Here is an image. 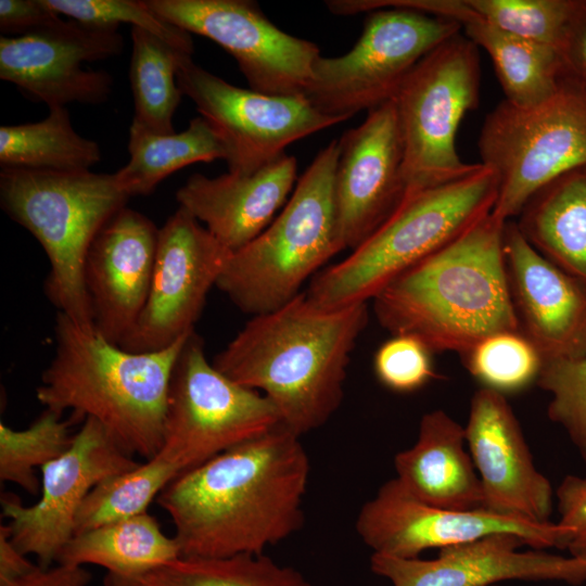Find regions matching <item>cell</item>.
Returning <instances> with one entry per match:
<instances>
[{"instance_id":"6da1fadb","label":"cell","mask_w":586,"mask_h":586,"mask_svg":"<svg viewBox=\"0 0 586 586\" xmlns=\"http://www.w3.org/2000/svg\"><path fill=\"white\" fill-rule=\"evenodd\" d=\"M308 455L282 424L189 470L158 495L181 557L262 555L300 531Z\"/></svg>"},{"instance_id":"7a4b0ae2","label":"cell","mask_w":586,"mask_h":586,"mask_svg":"<svg viewBox=\"0 0 586 586\" xmlns=\"http://www.w3.org/2000/svg\"><path fill=\"white\" fill-rule=\"evenodd\" d=\"M367 303L323 308L300 293L253 316L212 361L234 382L263 393L298 436L340 407L352 352L368 323Z\"/></svg>"},{"instance_id":"3957f363","label":"cell","mask_w":586,"mask_h":586,"mask_svg":"<svg viewBox=\"0 0 586 586\" xmlns=\"http://www.w3.org/2000/svg\"><path fill=\"white\" fill-rule=\"evenodd\" d=\"M506 222L489 213L383 288L372 298L382 328L417 337L434 354L460 356L486 336L519 330L504 254Z\"/></svg>"},{"instance_id":"277c9868","label":"cell","mask_w":586,"mask_h":586,"mask_svg":"<svg viewBox=\"0 0 586 586\" xmlns=\"http://www.w3.org/2000/svg\"><path fill=\"white\" fill-rule=\"evenodd\" d=\"M190 334L162 351L131 353L58 313L54 355L36 398L71 410L73 421L94 419L124 453L151 459L163 444L169 382Z\"/></svg>"},{"instance_id":"5b68a950","label":"cell","mask_w":586,"mask_h":586,"mask_svg":"<svg viewBox=\"0 0 586 586\" xmlns=\"http://www.w3.org/2000/svg\"><path fill=\"white\" fill-rule=\"evenodd\" d=\"M498 187L497 175L477 163L462 178L406 193L394 214L366 242L313 279L307 297L323 308L367 303L492 213Z\"/></svg>"},{"instance_id":"8992f818","label":"cell","mask_w":586,"mask_h":586,"mask_svg":"<svg viewBox=\"0 0 586 586\" xmlns=\"http://www.w3.org/2000/svg\"><path fill=\"white\" fill-rule=\"evenodd\" d=\"M130 198L115 174L1 168L0 205L43 249L44 292L58 309L92 330L84 283L88 250L100 229Z\"/></svg>"},{"instance_id":"52a82bcc","label":"cell","mask_w":586,"mask_h":586,"mask_svg":"<svg viewBox=\"0 0 586 586\" xmlns=\"http://www.w3.org/2000/svg\"><path fill=\"white\" fill-rule=\"evenodd\" d=\"M339 142L320 150L280 215L231 253L216 286L243 313L256 316L289 303L302 284L345 249L334 176Z\"/></svg>"},{"instance_id":"ba28073f","label":"cell","mask_w":586,"mask_h":586,"mask_svg":"<svg viewBox=\"0 0 586 586\" xmlns=\"http://www.w3.org/2000/svg\"><path fill=\"white\" fill-rule=\"evenodd\" d=\"M479 48L462 33L426 54L400 84L394 102L403 142L406 193L469 175L456 135L480 101Z\"/></svg>"},{"instance_id":"9c48e42d","label":"cell","mask_w":586,"mask_h":586,"mask_svg":"<svg viewBox=\"0 0 586 586\" xmlns=\"http://www.w3.org/2000/svg\"><path fill=\"white\" fill-rule=\"evenodd\" d=\"M477 149L499 182L493 213L506 221L518 217L540 188L586 165V90L563 77L537 105L502 100L486 115Z\"/></svg>"},{"instance_id":"30bf717a","label":"cell","mask_w":586,"mask_h":586,"mask_svg":"<svg viewBox=\"0 0 586 586\" xmlns=\"http://www.w3.org/2000/svg\"><path fill=\"white\" fill-rule=\"evenodd\" d=\"M461 31L454 20L411 9L369 12L347 53L316 60L303 97L319 113L342 123L392 100L426 54Z\"/></svg>"},{"instance_id":"8fae6325","label":"cell","mask_w":586,"mask_h":586,"mask_svg":"<svg viewBox=\"0 0 586 586\" xmlns=\"http://www.w3.org/2000/svg\"><path fill=\"white\" fill-rule=\"evenodd\" d=\"M280 424L277 408L263 393L215 368L194 330L171 373L157 455L184 473Z\"/></svg>"},{"instance_id":"7c38bea8","label":"cell","mask_w":586,"mask_h":586,"mask_svg":"<svg viewBox=\"0 0 586 586\" xmlns=\"http://www.w3.org/2000/svg\"><path fill=\"white\" fill-rule=\"evenodd\" d=\"M177 84L224 140L229 173L257 170L291 143L340 123L303 95H270L233 86L187 53L179 56Z\"/></svg>"},{"instance_id":"4fadbf2b","label":"cell","mask_w":586,"mask_h":586,"mask_svg":"<svg viewBox=\"0 0 586 586\" xmlns=\"http://www.w3.org/2000/svg\"><path fill=\"white\" fill-rule=\"evenodd\" d=\"M165 21L219 44L237 61L250 89L303 95L319 48L269 21L251 0H145Z\"/></svg>"},{"instance_id":"5bb4252c","label":"cell","mask_w":586,"mask_h":586,"mask_svg":"<svg viewBox=\"0 0 586 586\" xmlns=\"http://www.w3.org/2000/svg\"><path fill=\"white\" fill-rule=\"evenodd\" d=\"M356 532L372 553L419 558L431 548L468 543L493 534H512L533 549H566L570 533L558 523L486 510H449L420 501L396 480L384 483L360 509Z\"/></svg>"},{"instance_id":"9a60e30c","label":"cell","mask_w":586,"mask_h":586,"mask_svg":"<svg viewBox=\"0 0 586 586\" xmlns=\"http://www.w3.org/2000/svg\"><path fill=\"white\" fill-rule=\"evenodd\" d=\"M230 255L179 206L160 228L145 306L118 346L131 353L157 352L193 332L207 294L217 284Z\"/></svg>"},{"instance_id":"2e32d148","label":"cell","mask_w":586,"mask_h":586,"mask_svg":"<svg viewBox=\"0 0 586 586\" xmlns=\"http://www.w3.org/2000/svg\"><path fill=\"white\" fill-rule=\"evenodd\" d=\"M140 462L124 453L104 428L86 418L71 446L41 469L39 500L24 506L12 495L2 496V515L12 543L24 555H34L41 568L56 562L74 536L78 510L102 481Z\"/></svg>"},{"instance_id":"e0dca14e","label":"cell","mask_w":586,"mask_h":586,"mask_svg":"<svg viewBox=\"0 0 586 586\" xmlns=\"http://www.w3.org/2000/svg\"><path fill=\"white\" fill-rule=\"evenodd\" d=\"M117 25L60 20L33 34L0 37V78L49 109L69 103L100 104L113 91L104 69L84 68L119 55L124 39Z\"/></svg>"},{"instance_id":"ac0fdd59","label":"cell","mask_w":586,"mask_h":586,"mask_svg":"<svg viewBox=\"0 0 586 586\" xmlns=\"http://www.w3.org/2000/svg\"><path fill=\"white\" fill-rule=\"evenodd\" d=\"M339 142L334 192L345 249L366 242L406 195L403 142L392 100L368 111Z\"/></svg>"},{"instance_id":"d6986e66","label":"cell","mask_w":586,"mask_h":586,"mask_svg":"<svg viewBox=\"0 0 586 586\" xmlns=\"http://www.w3.org/2000/svg\"><path fill=\"white\" fill-rule=\"evenodd\" d=\"M504 254L522 332L545 361L586 356V282L537 252L508 220Z\"/></svg>"},{"instance_id":"ffe728a7","label":"cell","mask_w":586,"mask_h":586,"mask_svg":"<svg viewBox=\"0 0 586 586\" xmlns=\"http://www.w3.org/2000/svg\"><path fill=\"white\" fill-rule=\"evenodd\" d=\"M524 545L512 534H493L438 549L432 560L403 559L379 553L371 571L393 586H495L500 582H586V560L544 550L519 551Z\"/></svg>"},{"instance_id":"44dd1931","label":"cell","mask_w":586,"mask_h":586,"mask_svg":"<svg viewBox=\"0 0 586 586\" xmlns=\"http://www.w3.org/2000/svg\"><path fill=\"white\" fill-rule=\"evenodd\" d=\"M464 432L482 486V510L549 522L551 484L534 466L506 396L480 387L472 396Z\"/></svg>"},{"instance_id":"7402d4cb","label":"cell","mask_w":586,"mask_h":586,"mask_svg":"<svg viewBox=\"0 0 586 586\" xmlns=\"http://www.w3.org/2000/svg\"><path fill=\"white\" fill-rule=\"evenodd\" d=\"M160 229L125 206L94 237L84 283L94 330L119 345L139 319L151 286Z\"/></svg>"},{"instance_id":"603a6c76","label":"cell","mask_w":586,"mask_h":586,"mask_svg":"<svg viewBox=\"0 0 586 586\" xmlns=\"http://www.w3.org/2000/svg\"><path fill=\"white\" fill-rule=\"evenodd\" d=\"M296 171L295 157L283 153L247 174H193L178 189L176 200L233 253L272 222L294 187Z\"/></svg>"},{"instance_id":"cb8c5ba5","label":"cell","mask_w":586,"mask_h":586,"mask_svg":"<svg viewBox=\"0 0 586 586\" xmlns=\"http://www.w3.org/2000/svg\"><path fill=\"white\" fill-rule=\"evenodd\" d=\"M464 428L444 410L422 416L416 444L396 454V480L428 505L458 511L481 510L482 486Z\"/></svg>"},{"instance_id":"d4e9b609","label":"cell","mask_w":586,"mask_h":586,"mask_svg":"<svg viewBox=\"0 0 586 586\" xmlns=\"http://www.w3.org/2000/svg\"><path fill=\"white\" fill-rule=\"evenodd\" d=\"M515 222L537 252L586 282V165L535 192Z\"/></svg>"},{"instance_id":"484cf974","label":"cell","mask_w":586,"mask_h":586,"mask_svg":"<svg viewBox=\"0 0 586 586\" xmlns=\"http://www.w3.org/2000/svg\"><path fill=\"white\" fill-rule=\"evenodd\" d=\"M463 34L489 55L505 94L519 107L537 105L559 89L562 65L556 48L531 42L491 25L460 0L455 13Z\"/></svg>"},{"instance_id":"4316f807","label":"cell","mask_w":586,"mask_h":586,"mask_svg":"<svg viewBox=\"0 0 586 586\" xmlns=\"http://www.w3.org/2000/svg\"><path fill=\"white\" fill-rule=\"evenodd\" d=\"M181 557L175 537L167 536L148 512L74 535L56 563L100 565L106 576L129 579Z\"/></svg>"},{"instance_id":"83f0119b","label":"cell","mask_w":586,"mask_h":586,"mask_svg":"<svg viewBox=\"0 0 586 586\" xmlns=\"http://www.w3.org/2000/svg\"><path fill=\"white\" fill-rule=\"evenodd\" d=\"M129 161L115 177L129 196H146L173 173L194 163L228 158L217 130L201 115L181 132L158 135L130 125Z\"/></svg>"},{"instance_id":"f1b7e54d","label":"cell","mask_w":586,"mask_h":586,"mask_svg":"<svg viewBox=\"0 0 586 586\" xmlns=\"http://www.w3.org/2000/svg\"><path fill=\"white\" fill-rule=\"evenodd\" d=\"M101 158L99 143L74 129L66 106L49 109L40 122L0 127L1 168L91 170Z\"/></svg>"},{"instance_id":"f546056e","label":"cell","mask_w":586,"mask_h":586,"mask_svg":"<svg viewBox=\"0 0 586 586\" xmlns=\"http://www.w3.org/2000/svg\"><path fill=\"white\" fill-rule=\"evenodd\" d=\"M104 586H315L298 570L262 555L179 557L141 576H105Z\"/></svg>"},{"instance_id":"4dcf8cb0","label":"cell","mask_w":586,"mask_h":586,"mask_svg":"<svg viewBox=\"0 0 586 586\" xmlns=\"http://www.w3.org/2000/svg\"><path fill=\"white\" fill-rule=\"evenodd\" d=\"M131 125L153 133H174L173 117L182 97L177 71L179 56L184 52L138 27L131 28Z\"/></svg>"},{"instance_id":"1f68e13d","label":"cell","mask_w":586,"mask_h":586,"mask_svg":"<svg viewBox=\"0 0 586 586\" xmlns=\"http://www.w3.org/2000/svg\"><path fill=\"white\" fill-rule=\"evenodd\" d=\"M182 474L181 469L158 455L136 468L100 482L81 504L74 535L145 513L164 488Z\"/></svg>"},{"instance_id":"d6a6232c","label":"cell","mask_w":586,"mask_h":586,"mask_svg":"<svg viewBox=\"0 0 586 586\" xmlns=\"http://www.w3.org/2000/svg\"><path fill=\"white\" fill-rule=\"evenodd\" d=\"M46 408L26 429L15 430L0 423V480L11 482L35 496L41 479L36 469L56 459L71 446L73 419Z\"/></svg>"},{"instance_id":"836d02e7","label":"cell","mask_w":586,"mask_h":586,"mask_svg":"<svg viewBox=\"0 0 586 586\" xmlns=\"http://www.w3.org/2000/svg\"><path fill=\"white\" fill-rule=\"evenodd\" d=\"M461 358L481 387L504 396L536 384L545 364L538 349L519 330L486 336Z\"/></svg>"},{"instance_id":"e575fe53","label":"cell","mask_w":586,"mask_h":586,"mask_svg":"<svg viewBox=\"0 0 586 586\" xmlns=\"http://www.w3.org/2000/svg\"><path fill=\"white\" fill-rule=\"evenodd\" d=\"M484 21L518 38L558 48L573 0H466Z\"/></svg>"},{"instance_id":"d590c367","label":"cell","mask_w":586,"mask_h":586,"mask_svg":"<svg viewBox=\"0 0 586 586\" xmlns=\"http://www.w3.org/2000/svg\"><path fill=\"white\" fill-rule=\"evenodd\" d=\"M59 15L90 24H131L161 38L175 49L191 54V34L165 21L142 0H44Z\"/></svg>"},{"instance_id":"8d00e7d4","label":"cell","mask_w":586,"mask_h":586,"mask_svg":"<svg viewBox=\"0 0 586 586\" xmlns=\"http://www.w3.org/2000/svg\"><path fill=\"white\" fill-rule=\"evenodd\" d=\"M536 384L551 396L549 419L566 431L586 463V356L545 361Z\"/></svg>"},{"instance_id":"74e56055","label":"cell","mask_w":586,"mask_h":586,"mask_svg":"<svg viewBox=\"0 0 586 586\" xmlns=\"http://www.w3.org/2000/svg\"><path fill=\"white\" fill-rule=\"evenodd\" d=\"M433 355L417 337L392 335L374 354V374L386 388L396 393H411L435 378Z\"/></svg>"},{"instance_id":"f35d334b","label":"cell","mask_w":586,"mask_h":586,"mask_svg":"<svg viewBox=\"0 0 586 586\" xmlns=\"http://www.w3.org/2000/svg\"><path fill=\"white\" fill-rule=\"evenodd\" d=\"M556 496L560 514L557 523L570 533L566 549L570 556L586 560V479L566 475Z\"/></svg>"},{"instance_id":"ab89813d","label":"cell","mask_w":586,"mask_h":586,"mask_svg":"<svg viewBox=\"0 0 586 586\" xmlns=\"http://www.w3.org/2000/svg\"><path fill=\"white\" fill-rule=\"evenodd\" d=\"M557 51L563 77L586 90V0H573Z\"/></svg>"},{"instance_id":"60d3db41","label":"cell","mask_w":586,"mask_h":586,"mask_svg":"<svg viewBox=\"0 0 586 586\" xmlns=\"http://www.w3.org/2000/svg\"><path fill=\"white\" fill-rule=\"evenodd\" d=\"M60 20L44 0H0V29L7 35L33 34Z\"/></svg>"},{"instance_id":"b9f144b4","label":"cell","mask_w":586,"mask_h":586,"mask_svg":"<svg viewBox=\"0 0 586 586\" xmlns=\"http://www.w3.org/2000/svg\"><path fill=\"white\" fill-rule=\"evenodd\" d=\"M91 578L84 566L56 563L49 568L38 565L21 577L0 581V586H88Z\"/></svg>"},{"instance_id":"7bdbcfd3","label":"cell","mask_w":586,"mask_h":586,"mask_svg":"<svg viewBox=\"0 0 586 586\" xmlns=\"http://www.w3.org/2000/svg\"><path fill=\"white\" fill-rule=\"evenodd\" d=\"M38 565L33 564L12 543L7 525L0 526V581L21 577Z\"/></svg>"},{"instance_id":"ee69618b","label":"cell","mask_w":586,"mask_h":586,"mask_svg":"<svg viewBox=\"0 0 586 586\" xmlns=\"http://www.w3.org/2000/svg\"><path fill=\"white\" fill-rule=\"evenodd\" d=\"M495 586H499V585H495Z\"/></svg>"}]
</instances>
